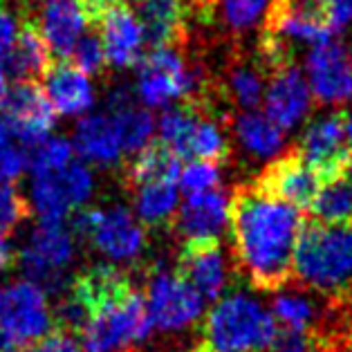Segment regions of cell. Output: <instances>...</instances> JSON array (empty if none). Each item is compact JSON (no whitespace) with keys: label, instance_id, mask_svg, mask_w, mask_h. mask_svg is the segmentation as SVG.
<instances>
[{"label":"cell","instance_id":"4316f807","mask_svg":"<svg viewBox=\"0 0 352 352\" xmlns=\"http://www.w3.org/2000/svg\"><path fill=\"white\" fill-rule=\"evenodd\" d=\"M234 133L240 146L252 157L267 160L274 157L283 148V131L272 122L267 115L261 113H243L236 117Z\"/></svg>","mask_w":352,"mask_h":352},{"label":"cell","instance_id":"836d02e7","mask_svg":"<svg viewBox=\"0 0 352 352\" xmlns=\"http://www.w3.org/2000/svg\"><path fill=\"white\" fill-rule=\"evenodd\" d=\"M70 61L79 67L81 72L85 74H101L106 67V52H104V43H101V36L99 32L94 34H81L79 41H76V45L72 50V54L67 56Z\"/></svg>","mask_w":352,"mask_h":352},{"label":"cell","instance_id":"ab89813d","mask_svg":"<svg viewBox=\"0 0 352 352\" xmlns=\"http://www.w3.org/2000/svg\"><path fill=\"white\" fill-rule=\"evenodd\" d=\"M12 263H14V252L10 245V234H5V231L0 229V272L12 267Z\"/></svg>","mask_w":352,"mask_h":352},{"label":"cell","instance_id":"484cf974","mask_svg":"<svg viewBox=\"0 0 352 352\" xmlns=\"http://www.w3.org/2000/svg\"><path fill=\"white\" fill-rule=\"evenodd\" d=\"M270 0H197L204 21H216L234 34H245L265 21Z\"/></svg>","mask_w":352,"mask_h":352},{"label":"cell","instance_id":"cb8c5ba5","mask_svg":"<svg viewBox=\"0 0 352 352\" xmlns=\"http://www.w3.org/2000/svg\"><path fill=\"white\" fill-rule=\"evenodd\" d=\"M108 115L115 119L124 153H137L148 144L155 124H153L148 110L135 106V99L128 88H117L110 92Z\"/></svg>","mask_w":352,"mask_h":352},{"label":"cell","instance_id":"7c38bea8","mask_svg":"<svg viewBox=\"0 0 352 352\" xmlns=\"http://www.w3.org/2000/svg\"><path fill=\"white\" fill-rule=\"evenodd\" d=\"M307 164H310L321 182L346 175L350 168V146L346 137V113H334L314 124L303 133L296 146Z\"/></svg>","mask_w":352,"mask_h":352},{"label":"cell","instance_id":"d590c367","mask_svg":"<svg viewBox=\"0 0 352 352\" xmlns=\"http://www.w3.org/2000/svg\"><path fill=\"white\" fill-rule=\"evenodd\" d=\"M28 352H79V339L63 328H52L34 341Z\"/></svg>","mask_w":352,"mask_h":352},{"label":"cell","instance_id":"8fae6325","mask_svg":"<svg viewBox=\"0 0 352 352\" xmlns=\"http://www.w3.org/2000/svg\"><path fill=\"white\" fill-rule=\"evenodd\" d=\"M0 113H3L12 135L23 146H36L38 142L47 140L56 122V110L50 104L38 81L10 83L3 101H0Z\"/></svg>","mask_w":352,"mask_h":352},{"label":"cell","instance_id":"1f68e13d","mask_svg":"<svg viewBox=\"0 0 352 352\" xmlns=\"http://www.w3.org/2000/svg\"><path fill=\"white\" fill-rule=\"evenodd\" d=\"M74 160L72 144L61 137H47V140L32 146V155H28V166L34 173H47L67 166Z\"/></svg>","mask_w":352,"mask_h":352},{"label":"cell","instance_id":"b9f144b4","mask_svg":"<svg viewBox=\"0 0 352 352\" xmlns=\"http://www.w3.org/2000/svg\"><path fill=\"white\" fill-rule=\"evenodd\" d=\"M346 137H348V146H350V168H352V110L346 113Z\"/></svg>","mask_w":352,"mask_h":352},{"label":"cell","instance_id":"4dcf8cb0","mask_svg":"<svg viewBox=\"0 0 352 352\" xmlns=\"http://www.w3.org/2000/svg\"><path fill=\"white\" fill-rule=\"evenodd\" d=\"M227 97L238 104L240 108L252 110L261 104L265 94V83H263V67L261 65H245L238 63L231 67L225 83Z\"/></svg>","mask_w":352,"mask_h":352},{"label":"cell","instance_id":"60d3db41","mask_svg":"<svg viewBox=\"0 0 352 352\" xmlns=\"http://www.w3.org/2000/svg\"><path fill=\"white\" fill-rule=\"evenodd\" d=\"M12 131H10V126H7V122L3 117H0V155H5L7 151L14 146V140H12Z\"/></svg>","mask_w":352,"mask_h":352},{"label":"cell","instance_id":"30bf717a","mask_svg":"<svg viewBox=\"0 0 352 352\" xmlns=\"http://www.w3.org/2000/svg\"><path fill=\"white\" fill-rule=\"evenodd\" d=\"M90 193L92 175L83 162L72 160L58 170L34 173L32 204L45 222H63V218L88 200Z\"/></svg>","mask_w":352,"mask_h":352},{"label":"cell","instance_id":"8992f818","mask_svg":"<svg viewBox=\"0 0 352 352\" xmlns=\"http://www.w3.org/2000/svg\"><path fill=\"white\" fill-rule=\"evenodd\" d=\"M74 234L88 240L106 258L115 263L137 261L146 247V234L140 220L124 207L81 209L72 222Z\"/></svg>","mask_w":352,"mask_h":352},{"label":"cell","instance_id":"9a60e30c","mask_svg":"<svg viewBox=\"0 0 352 352\" xmlns=\"http://www.w3.org/2000/svg\"><path fill=\"white\" fill-rule=\"evenodd\" d=\"M175 272L204 300H218L229 285L227 263L220 247V238L184 240L177 256Z\"/></svg>","mask_w":352,"mask_h":352},{"label":"cell","instance_id":"277c9868","mask_svg":"<svg viewBox=\"0 0 352 352\" xmlns=\"http://www.w3.org/2000/svg\"><path fill=\"white\" fill-rule=\"evenodd\" d=\"M151 330L153 323L144 294L133 283L92 307L81 337L90 350H126L142 343Z\"/></svg>","mask_w":352,"mask_h":352},{"label":"cell","instance_id":"9c48e42d","mask_svg":"<svg viewBox=\"0 0 352 352\" xmlns=\"http://www.w3.org/2000/svg\"><path fill=\"white\" fill-rule=\"evenodd\" d=\"M146 310L153 328L175 332L197 323L204 312V300L177 272L155 270L146 283Z\"/></svg>","mask_w":352,"mask_h":352},{"label":"cell","instance_id":"ffe728a7","mask_svg":"<svg viewBox=\"0 0 352 352\" xmlns=\"http://www.w3.org/2000/svg\"><path fill=\"white\" fill-rule=\"evenodd\" d=\"M137 19L144 30V43L151 50L177 47L186 41L188 7L184 0H142Z\"/></svg>","mask_w":352,"mask_h":352},{"label":"cell","instance_id":"603a6c76","mask_svg":"<svg viewBox=\"0 0 352 352\" xmlns=\"http://www.w3.org/2000/svg\"><path fill=\"white\" fill-rule=\"evenodd\" d=\"M74 146L83 160L97 166H115L124 155L122 137L108 113L83 117L74 128Z\"/></svg>","mask_w":352,"mask_h":352},{"label":"cell","instance_id":"7bdbcfd3","mask_svg":"<svg viewBox=\"0 0 352 352\" xmlns=\"http://www.w3.org/2000/svg\"><path fill=\"white\" fill-rule=\"evenodd\" d=\"M83 352H124V350H90V348H85Z\"/></svg>","mask_w":352,"mask_h":352},{"label":"cell","instance_id":"8d00e7d4","mask_svg":"<svg viewBox=\"0 0 352 352\" xmlns=\"http://www.w3.org/2000/svg\"><path fill=\"white\" fill-rule=\"evenodd\" d=\"M16 34H19V23L12 16L7 0H0V63L14 47Z\"/></svg>","mask_w":352,"mask_h":352},{"label":"cell","instance_id":"e0dca14e","mask_svg":"<svg viewBox=\"0 0 352 352\" xmlns=\"http://www.w3.org/2000/svg\"><path fill=\"white\" fill-rule=\"evenodd\" d=\"M270 88L265 97V115H267L280 131H289L307 115L312 106V92L303 72L296 63L280 67L270 74Z\"/></svg>","mask_w":352,"mask_h":352},{"label":"cell","instance_id":"44dd1931","mask_svg":"<svg viewBox=\"0 0 352 352\" xmlns=\"http://www.w3.org/2000/svg\"><path fill=\"white\" fill-rule=\"evenodd\" d=\"M43 90L56 115H81L90 110L94 101L90 76L81 72L70 58H56L50 65L47 74L43 76Z\"/></svg>","mask_w":352,"mask_h":352},{"label":"cell","instance_id":"ac0fdd59","mask_svg":"<svg viewBox=\"0 0 352 352\" xmlns=\"http://www.w3.org/2000/svg\"><path fill=\"white\" fill-rule=\"evenodd\" d=\"M101 43H104L106 61L113 67H131L140 63V54L144 47V30L137 19V12H133L126 3L113 7L106 12L97 23Z\"/></svg>","mask_w":352,"mask_h":352},{"label":"cell","instance_id":"d6a6232c","mask_svg":"<svg viewBox=\"0 0 352 352\" xmlns=\"http://www.w3.org/2000/svg\"><path fill=\"white\" fill-rule=\"evenodd\" d=\"M30 216V202L14 186L12 179L0 177V229L10 234Z\"/></svg>","mask_w":352,"mask_h":352},{"label":"cell","instance_id":"3957f363","mask_svg":"<svg viewBox=\"0 0 352 352\" xmlns=\"http://www.w3.org/2000/svg\"><path fill=\"white\" fill-rule=\"evenodd\" d=\"M278 334L272 312L236 292L211 307L195 352H267Z\"/></svg>","mask_w":352,"mask_h":352},{"label":"cell","instance_id":"7a4b0ae2","mask_svg":"<svg viewBox=\"0 0 352 352\" xmlns=\"http://www.w3.org/2000/svg\"><path fill=\"white\" fill-rule=\"evenodd\" d=\"M294 278L300 285L334 300L352 298V225H323L303 220Z\"/></svg>","mask_w":352,"mask_h":352},{"label":"cell","instance_id":"5b68a950","mask_svg":"<svg viewBox=\"0 0 352 352\" xmlns=\"http://www.w3.org/2000/svg\"><path fill=\"white\" fill-rule=\"evenodd\" d=\"M54 328L47 296L32 280L0 287V352L25 348Z\"/></svg>","mask_w":352,"mask_h":352},{"label":"cell","instance_id":"4fadbf2b","mask_svg":"<svg viewBox=\"0 0 352 352\" xmlns=\"http://www.w3.org/2000/svg\"><path fill=\"white\" fill-rule=\"evenodd\" d=\"M254 184L274 200L287 202L296 209H310L323 182L294 148L270 162L267 168L254 179Z\"/></svg>","mask_w":352,"mask_h":352},{"label":"cell","instance_id":"ba28073f","mask_svg":"<svg viewBox=\"0 0 352 352\" xmlns=\"http://www.w3.org/2000/svg\"><path fill=\"white\" fill-rule=\"evenodd\" d=\"M204 90L197 74L186 67V61L175 47H157L140 58L137 92L146 106L160 108L175 99H193Z\"/></svg>","mask_w":352,"mask_h":352},{"label":"cell","instance_id":"2e32d148","mask_svg":"<svg viewBox=\"0 0 352 352\" xmlns=\"http://www.w3.org/2000/svg\"><path fill=\"white\" fill-rule=\"evenodd\" d=\"M23 19L36 25L54 58H67L72 54L88 23L76 0H28V12Z\"/></svg>","mask_w":352,"mask_h":352},{"label":"cell","instance_id":"7402d4cb","mask_svg":"<svg viewBox=\"0 0 352 352\" xmlns=\"http://www.w3.org/2000/svg\"><path fill=\"white\" fill-rule=\"evenodd\" d=\"M54 56L50 52L45 38L30 19H23L14 47L3 58V74L10 81H43Z\"/></svg>","mask_w":352,"mask_h":352},{"label":"cell","instance_id":"d6986e66","mask_svg":"<svg viewBox=\"0 0 352 352\" xmlns=\"http://www.w3.org/2000/svg\"><path fill=\"white\" fill-rule=\"evenodd\" d=\"M229 222V197L220 188L207 193L188 195L177 209L173 225L184 240L195 238H220Z\"/></svg>","mask_w":352,"mask_h":352},{"label":"cell","instance_id":"5bb4252c","mask_svg":"<svg viewBox=\"0 0 352 352\" xmlns=\"http://www.w3.org/2000/svg\"><path fill=\"white\" fill-rule=\"evenodd\" d=\"M310 92L321 104H343L352 99V52L334 36L307 54Z\"/></svg>","mask_w":352,"mask_h":352},{"label":"cell","instance_id":"f1b7e54d","mask_svg":"<svg viewBox=\"0 0 352 352\" xmlns=\"http://www.w3.org/2000/svg\"><path fill=\"white\" fill-rule=\"evenodd\" d=\"M312 220L323 225H352V175L323 182L310 204Z\"/></svg>","mask_w":352,"mask_h":352},{"label":"cell","instance_id":"ee69618b","mask_svg":"<svg viewBox=\"0 0 352 352\" xmlns=\"http://www.w3.org/2000/svg\"><path fill=\"white\" fill-rule=\"evenodd\" d=\"M3 352H28V350H23V348H10V350H3Z\"/></svg>","mask_w":352,"mask_h":352},{"label":"cell","instance_id":"e575fe53","mask_svg":"<svg viewBox=\"0 0 352 352\" xmlns=\"http://www.w3.org/2000/svg\"><path fill=\"white\" fill-rule=\"evenodd\" d=\"M179 184H182L186 195H197V193H207L218 188L220 184V168L213 162L204 160H193L186 168H182L179 173Z\"/></svg>","mask_w":352,"mask_h":352},{"label":"cell","instance_id":"d4e9b609","mask_svg":"<svg viewBox=\"0 0 352 352\" xmlns=\"http://www.w3.org/2000/svg\"><path fill=\"white\" fill-rule=\"evenodd\" d=\"M182 173V162L164 142H148L135 153L126 168L128 188L153 182H177Z\"/></svg>","mask_w":352,"mask_h":352},{"label":"cell","instance_id":"6da1fadb","mask_svg":"<svg viewBox=\"0 0 352 352\" xmlns=\"http://www.w3.org/2000/svg\"><path fill=\"white\" fill-rule=\"evenodd\" d=\"M229 225L238 270L256 289L276 292L294 278V252L303 229L296 207L265 195L254 182L229 200Z\"/></svg>","mask_w":352,"mask_h":352},{"label":"cell","instance_id":"52a82bcc","mask_svg":"<svg viewBox=\"0 0 352 352\" xmlns=\"http://www.w3.org/2000/svg\"><path fill=\"white\" fill-rule=\"evenodd\" d=\"M74 261V240L63 222L41 220L19 254L25 278L43 292H61L65 272Z\"/></svg>","mask_w":352,"mask_h":352},{"label":"cell","instance_id":"f546056e","mask_svg":"<svg viewBox=\"0 0 352 352\" xmlns=\"http://www.w3.org/2000/svg\"><path fill=\"white\" fill-rule=\"evenodd\" d=\"M272 316L280 325V330L300 332L307 337H314L323 325V316L316 310L312 298L296 294V292H287V294H278L274 298Z\"/></svg>","mask_w":352,"mask_h":352},{"label":"cell","instance_id":"83f0119b","mask_svg":"<svg viewBox=\"0 0 352 352\" xmlns=\"http://www.w3.org/2000/svg\"><path fill=\"white\" fill-rule=\"evenodd\" d=\"M137 218L148 227H166L177 213L175 182H153L131 188Z\"/></svg>","mask_w":352,"mask_h":352},{"label":"cell","instance_id":"f6af8a7d","mask_svg":"<svg viewBox=\"0 0 352 352\" xmlns=\"http://www.w3.org/2000/svg\"><path fill=\"white\" fill-rule=\"evenodd\" d=\"M267 352H272V350H267Z\"/></svg>","mask_w":352,"mask_h":352},{"label":"cell","instance_id":"f35d334b","mask_svg":"<svg viewBox=\"0 0 352 352\" xmlns=\"http://www.w3.org/2000/svg\"><path fill=\"white\" fill-rule=\"evenodd\" d=\"M122 3H126V0H76V5H79V10L90 25H97L101 16Z\"/></svg>","mask_w":352,"mask_h":352},{"label":"cell","instance_id":"74e56055","mask_svg":"<svg viewBox=\"0 0 352 352\" xmlns=\"http://www.w3.org/2000/svg\"><path fill=\"white\" fill-rule=\"evenodd\" d=\"M328 23L334 34L352 25V0H328Z\"/></svg>","mask_w":352,"mask_h":352}]
</instances>
